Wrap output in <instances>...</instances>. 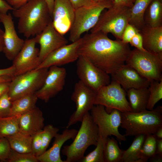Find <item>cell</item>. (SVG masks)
I'll return each mask as SVG.
<instances>
[{"label":"cell","instance_id":"cell-1","mask_svg":"<svg viewBox=\"0 0 162 162\" xmlns=\"http://www.w3.org/2000/svg\"><path fill=\"white\" fill-rule=\"evenodd\" d=\"M131 50L128 44L113 40L107 34L91 33L81 38L78 53L109 74L125 64Z\"/></svg>","mask_w":162,"mask_h":162},{"label":"cell","instance_id":"cell-3","mask_svg":"<svg viewBox=\"0 0 162 162\" xmlns=\"http://www.w3.org/2000/svg\"><path fill=\"white\" fill-rule=\"evenodd\" d=\"M121 128L125 130L124 135L136 136L153 134L162 126V106H158L152 110L137 112H121Z\"/></svg>","mask_w":162,"mask_h":162},{"label":"cell","instance_id":"cell-36","mask_svg":"<svg viewBox=\"0 0 162 162\" xmlns=\"http://www.w3.org/2000/svg\"><path fill=\"white\" fill-rule=\"evenodd\" d=\"M8 90L0 97V118L10 116L12 102L9 97Z\"/></svg>","mask_w":162,"mask_h":162},{"label":"cell","instance_id":"cell-31","mask_svg":"<svg viewBox=\"0 0 162 162\" xmlns=\"http://www.w3.org/2000/svg\"><path fill=\"white\" fill-rule=\"evenodd\" d=\"M156 139L153 134L146 137L140 151L138 162H147L149 158L155 154Z\"/></svg>","mask_w":162,"mask_h":162},{"label":"cell","instance_id":"cell-40","mask_svg":"<svg viewBox=\"0 0 162 162\" xmlns=\"http://www.w3.org/2000/svg\"><path fill=\"white\" fill-rule=\"evenodd\" d=\"M129 43L132 46L141 51H146L143 47L142 45V38L140 32H138L132 38Z\"/></svg>","mask_w":162,"mask_h":162},{"label":"cell","instance_id":"cell-19","mask_svg":"<svg viewBox=\"0 0 162 162\" xmlns=\"http://www.w3.org/2000/svg\"><path fill=\"white\" fill-rule=\"evenodd\" d=\"M111 75L112 80L118 83L126 91L131 88H148L150 83L148 80L126 64Z\"/></svg>","mask_w":162,"mask_h":162},{"label":"cell","instance_id":"cell-50","mask_svg":"<svg viewBox=\"0 0 162 162\" xmlns=\"http://www.w3.org/2000/svg\"><path fill=\"white\" fill-rule=\"evenodd\" d=\"M4 31H3L0 28V52H3L4 46Z\"/></svg>","mask_w":162,"mask_h":162},{"label":"cell","instance_id":"cell-11","mask_svg":"<svg viewBox=\"0 0 162 162\" xmlns=\"http://www.w3.org/2000/svg\"><path fill=\"white\" fill-rule=\"evenodd\" d=\"M95 92L79 80L74 86L71 99L75 104L76 110L70 116L66 128L82 121L94 106Z\"/></svg>","mask_w":162,"mask_h":162},{"label":"cell","instance_id":"cell-8","mask_svg":"<svg viewBox=\"0 0 162 162\" xmlns=\"http://www.w3.org/2000/svg\"><path fill=\"white\" fill-rule=\"evenodd\" d=\"M125 64L150 82L162 80V59L146 50H131Z\"/></svg>","mask_w":162,"mask_h":162},{"label":"cell","instance_id":"cell-37","mask_svg":"<svg viewBox=\"0 0 162 162\" xmlns=\"http://www.w3.org/2000/svg\"><path fill=\"white\" fill-rule=\"evenodd\" d=\"M11 150L7 139L0 138V161H7Z\"/></svg>","mask_w":162,"mask_h":162},{"label":"cell","instance_id":"cell-54","mask_svg":"<svg viewBox=\"0 0 162 162\" xmlns=\"http://www.w3.org/2000/svg\"><path fill=\"white\" fill-rule=\"evenodd\" d=\"M161 2H162V0H159Z\"/></svg>","mask_w":162,"mask_h":162},{"label":"cell","instance_id":"cell-46","mask_svg":"<svg viewBox=\"0 0 162 162\" xmlns=\"http://www.w3.org/2000/svg\"><path fill=\"white\" fill-rule=\"evenodd\" d=\"M10 82H0V97L8 90Z\"/></svg>","mask_w":162,"mask_h":162},{"label":"cell","instance_id":"cell-42","mask_svg":"<svg viewBox=\"0 0 162 162\" xmlns=\"http://www.w3.org/2000/svg\"><path fill=\"white\" fill-rule=\"evenodd\" d=\"M14 9H17L26 3L29 0H5Z\"/></svg>","mask_w":162,"mask_h":162},{"label":"cell","instance_id":"cell-49","mask_svg":"<svg viewBox=\"0 0 162 162\" xmlns=\"http://www.w3.org/2000/svg\"><path fill=\"white\" fill-rule=\"evenodd\" d=\"M52 17L55 0H45Z\"/></svg>","mask_w":162,"mask_h":162},{"label":"cell","instance_id":"cell-5","mask_svg":"<svg viewBox=\"0 0 162 162\" xmlns=\"http://www.w3.org/2000/svg\"><path fill=\"white\" fill-rule=\"evenodd\" d=\"M130 8L124 6H112L101 14L91 33L112 34L116 39L122 40L123 33L128 24Z\"/></svg>","mask_w":162,"mask_h":162},{"label":"cell","instance_id":"cell-18","mask_svg":"<svg viewBox=\"0 0 162 162\" xmlns=\"http://www.w3.org/2000/svg\"><path fill=\"white\" fill-rule=\"evenodd\" d=\"M81 41V37L70 44L56 49L49 55L36 69L59 66L77 60L79 57L78 50Z\"/></svg>","mask_w":162,"mask_h":162},{"label":"cell","instance_id":"cell-16","mask_svg":"<svg viewBox=\"0 0 162 162\" xmlns=\"http://www.w3.org/2000/svg\"><path fill=\"white\" fill-rule=\"evenodd\" d=\"M0 22L4 29L3 52L8 59L13 61L22 48L25 40L18 36L10 13H0Z\"/></svg>","mask_w":162,"mask_h":162},{"label":"cell","instance_id":"cell-43","mask_svg":"<svg viewBox=\"0 0 162 162\" xmlns=\"http://www.w3.org/2000/svg\"><path fill=\"white\" fill-rule=\"evenodd\" d=\"M15 73V68L12 65L6 68L0 69V77L5 76L13 77L14 76Z\"/></svg>","mask_w":162,"mask_h":162},{"label":"cell","instance_id":"cell-38","mask_svg":"<svg viewBox=\"0 0 162 162\" xmlns=\"http://www.w3.org/2000/svg\"><path fill=\"white\" fill-rule=\"evenodd\" d=\"M140 31L130 24H128L123 33L122 41L124 43L128 44L132 38Z\"/></svg>","mask_w":162,"mask_h":162},{"label":"cell","instance_id":"cell-2","mask_svg":"<svg viewBox=\"0 0 162 162\" xmlns=\"http://www.w3.org/2000/svg\"><path fill=\"white\" fill-rule=\"evenodd\" d=\"M18 19L19 33L27 38L40 33L52 21V17L45 0H29L24 5L12 10Z\"/></svg>","mask_w":162,"mask_h":162},{"label":"cell","instance_id":"cell-55","mask_svg":"<svg viewBox=\"0 0 162 162\" xmlns=\"http://www.w3.org/2000/svg\"><path fill=\"white\" fill-rule=\"evenodd\" d=\"M134 1H135V0H133V1H134Z\"/></svg>","mask_w":162,"mask_h":162},{"label":"cell","instance_id":"cell-53","mask_svg":"<svg viewBox=\"0 0 162 162\" xmlns=\"http://www.w3.org/2000/svg\"><path fill=\"white\" fill-rule=\"evenodd\" d=\"M114 0H93V1L95 2H99L105 1H110L113 2Z\"/></svg>","mask_w":162,"mask_h":162},{"label":"cell","instance_id":"cell-41","mask_svg":"<svg viewBox=\"0 0 162 162\" xmlns=\"http://www.w3.org/2000/svg\"><path fill=\"white\" fill-rule=\"evenodd\" d=\"M75 9L84 6L91 5L95 2L93 0H69Z\"/></svg>","mask_w":162,"mask_h":162},{"label":"cell","instance_id":"cell-26","mask_svg":"<svg viewBox=\"0 0 162 162\" xmlns=\"http://www.w3.org/2000/svg\"><path fill=\"white\" fill-rule=\"evenodd\" d=\"M38 98L35 94L27 95L12 102L10 116H20L36 106Z\"/></svg>","mask_w":162,"mask_h":162},{"label":"cell","instance_id":"cell-29","mask_svg":"<svg viewBox=\"0 0 162 162\" xmlns=\"http://www.w3.org/2000/svg\"><path fill=\"white\" fill-rule=\"evenodd\" d=\"M146 136L141 134L135 136L131 145L124 151L121 162H138L140 151Z\"/></svg>","mask_w":162,"mask_h":162},{"label":"cell","instance_id":"cell-15","mask_svg":"<svg viewBox=\"0 0 162 162\" xmlns=\"http://www.w3.org/2000/svg\"><path fill=\"white\" fill-rule=\"evenodd\" d=\"M34 38L40 46L39 58L40 64L52 52L68 43L67 40L57 31L51 21Z\"/></svg>","mask_w":162,"mask_h":162},{"label":"cell","instance_id":"cell-32","mask_svg":"<svg viewBox=\"0 0 162 162\" xmlns=\"http://www.w3.org/2000/svg\"><path fill=\"white\" fill-rule=\"evenodd\" d=\"M107 138L98 136L95 148L87 155L84 156L80 162H105L104 152Z\"/></svg>","mask_w":162,"mask_h":162},{"label":"cell","instance_id":"cell-12","mask_svg":"<svg viewBox=\"0 0 162 162\" xmlns=\"http://www.w3.org/2000/svg\"><path fill=\"white\" fill-rule=\"evenodd\" d=\"M76 73L79 80L95 92L111 82L109 74L82 56L77 60Z\"/></svg>","mask_w":162,"mask_h":162},{"label":"cell","instance_id":"cell-45","mask_svg":"<svg viewBox=\"0 0 162 162\" xmlns=\"http://www.w3.org/2000/svg\"><path fill=\"white\" fill-rule=\"evenodd\" d=\"M133 4V0H114L113 5L126 6L131 8Z\"/></svg>","mask_w":162,"mask_h":162},{"label":"cell","instance_id":"cell-30","mask_svg":"<svg viewBox=\"0 0 162 162\" xmlns=\"http://www.w3.org/2000/svg\"><path fill=\"white\" fill-rule=\"evenodd\" d=\"M20 116L0 118V138H6L19 132Z\"/></svg>","mask_w":162,"mask_h":162},{"label":"cell","instance_id":"cell-27","mask_svg":"<svg viewBox=\"0 0 162 162\" xmlns=\"http://www.w3.org/2000/svg\"><path fill=\"white\" fill-rule=\"evenodd\" d=\"M6 138L12 149L20 153H32V136L19 131Z\"/></svg>","mask_w":162,"mask_h":162},{"label":"cell","instance_id":"cell-34","mask_svg":"<svg viewBox=\"0 0 162 162\" xmlns=\"http://www.w3.org/2000/svg\"><path fill=\"white\" fill-rule=\"evenodd\" d=\"M59 130L58 128L52 124H48L44 127L41 132V147L38 157L42 154L47 150L51 140L55 137Z\"/></svg>","mask_w":162,"mask_h":162},{"label":"cell","instance_id":"cell-23","mask_svg":"<svg viewBox=\"0 0 162 162\" xmlns=\"http://www.w3.org/2000/svg\"><path fill=\"white\" fill-rule=\"evenodd\" d=\"M126 92L130 112H137L147 110L149 95L148 87L137 89L131 88Z\"/></svg>","mask_w":162,"mask_h":162},{"label":"cell","instance_id":"cell-7","mask_svg":"<svg viewBox=\"0 0 162 162\" xmlns=\"http://www.w3.org/2000/svg\"><path fill=\"white\" fill-rule=\"evenodd\" d=\"M48 69H35L13 76L8 90L10 100L12 102L21 97L35 93L43 86Z\"/></svg>","mask_w":162,"mask_h":162},{"label":"cell","instance_id":"cell-17","mask_svg":"<svg viewBox=\"0 0 162 162\" xmlns=\"http://www.w3.org/2000/svg\"><path fill=\"white\" fill-rule=\"evenodd\" d=\"M75 10L69 0H55L52 23L56 30L62 34L70 31L74 22Z\"/></svg>","mask_w":162,"mask_h":162},{"label":"cell","instance_id":"cell-52","mask_svg":"<svg viewBox=\"0 0 162 162\" xmlns=\"http://www.w3.org/2000/svg\"><path fill=\"white\" fill-rule=\"evenodd\" d=\"M12 77L8 76H5L0 77V82H10Z\"/></svg>","mask_w":162,"mask_h":162},{"label":"cell","instance_id":"cell-33","mask_svg":"<svg viewBox=\"0 0 162 162\" xmlns=\"http://www.w3.org/2000/svg\"><path fill=\"white\" fill-rule=\"evenodd\" d=\"M149 95L146 109L152 110L155 104L162 98V80L150 82L148 87Z\"/></svg>","mask_w":162,"mask_h":162},{"label":"cell","instance_id":"cell-14","mask_svg":"<svg viewBox=\"0 0 162 162\" xmlns=\"http://www.w3.org/2000/svg\"><path fill=\"white\" fill-rule=\"evenodd\" d=\"M66 75L64 68L56 66L50 67L43 86L35 93L38 98L47 103L61 91L65 85Z\"/></svg>","mask_w":162,"mask_h":162},{"label":"cell","instance_id":"cell-20","mask_svg":"<svg viewBox=\"0 0 162 162\" xmlns=\"http://www.w3.org/2000/svg\"><path fill=\"white\" fill-rule=\"evenodd\" d=\"M44 121L42 112L36 106L20 116L19 131L32 136L42 130L44 127Z\"/></svg>","mask_w":162,"mask_h":162},{"label":"cell","instance_id":"cell-4","mask_svg":"<svg viewBox=\"0 0 162 162\" xmlns=\"http://www.w3.org/2000/svg\"><path fill=\"white\" fill-rule=\"evenodd\" d=\"M81 122L73 142L63 147L62 152L66 157L65 162H80L87 148L97 144L99 136L98 127L89 112L85 115Z\"/></svg>","mask_w":162,"mask_h":162},{"label":"cell","instance_id":"cell-28","mask_svg":"<svg viewBox=\"0 0 162 162\" xmlns=\"http://www.w3.org/2000/svg\"><path fill=\"white\" fill-rule=\"evenodd\" d=\"M124 151L119 148L117 141L114 138L108 137L104 152L105 162H121Z\"/></svg>","mask_w":162,"mask_h":162},{"label":"cell","instance_id":"cell-47","mask_svg":"<svg viewBox=\"0 0 162 162\" xmlns=\"http://www.w3.org/2000/svg\"><path fill=\"white\" fill-rule=\"evenodd\" d=\"M156 152L155 154L162 155V139H156Z\"/></svg>","mask_w":162,"mask_h":162},{"label":"cell","instance_id":"cell-6","mask_svg":"<svg viewBox=\"0 0 162 162\" xmlns=\"http://www.w3.org/2000/svg\"><path fill=\"white\" fill-rule=\"evenodd\" d=\"M112 4V2L105 1L75 9L74 22L69 31L70 41L73 42L78 40L82 34L91 29L97 23L103 11Z\"/></svg>","mask_w":162,"mask_h":162},{"label":"cell","instance_id":"cell-25","mask_svg":"<svg viewBox=\"0 0 162 162\" xmlns=\"http://www.w3.org/2000/svg\"><path fill=\"white\" fill-rule=\"evenodd\" d=\"M144 19L145 25L149 27L162 26V2L153 0L145 12Z\"/></svg>","mask_w":162,"mask_h":162},{"label":"cell","instance_id":"cell-44","mask_svg":"<svg viewBox=\"0 0 162 162\" xmlns=\"http://www.w3.org/2000/svg\"><path fill=\"white\" fill-rule=\"evenodd\" d=\"M14 9L5 0H0V13L6 14L8 11Z\"/></svg>","mask_w":162,"mask_h":162},{"label":"cell","instance_id":"cell-21","mask_svg":"<svg viewBox=\"0 0 162 162\" xmlns=\"http://www.w3.org/2000/svg\"><path fill=\"white\" fill-rule=\"evenodd\" d=\"M78 130L75 129L66 128L61 134L58 133L55 136L52 146L42 154L37 157L40 162H65L61 158L60 152L62 147L67 140H74Z\"/></svg>","mask_w":162,"mask_h":162},{"label":"cell","instance_id":"cell-24","mask_svg":"<svg viewBox=\"0 0 162 162\" xmlns=\"http://www.w3.org/2000/svg\"><path fill=\"white\" fill-rule=\"evenodd\" d=\"M153 0H135L130 9L128 23L140 30L145 25L144 17L145 12Z\"/></svg>","mask_w":162,"mask_h":162},{"label":"cell","instance_id":"cell-35","mask_svg":"<svg viewBox=\"0 0 162 162\" xmlns=\"http://www.w3.org/2000/svg\"><path fill=\"white\" fill-rule=\"evenodd\" d=\"M9 162H38L37 157L32 153H20L11 149L7 160Z\"/></svg>","mask_w":162,"mask_h":162},{"label":"cell","instance_id":"cell-51","mask_svg":"<svg viewBox=\"0 0 162 162\" xmlns=\"http://www.w3.org/2000/svg\"><path fill=\"white\" fill-rule=\"evenodd\" d=\"M153 134L156 139H162V126L158 128Z\"/></svg>","mask_w":162,"mask_h":162},{"label":"cell","instance_id":"cell-48","mask_svg":"<svg viewBox=\"0 0 162 162\" xmlns=\"http://www.w3.org/2000/svg\"><path fill=\"white\" fill-rule=\"evenodd\" d=\"M149 160L151 162H162V155L155 154L150 157Z\"/></svg>","mask_w":162,"mask_h":162},{"label":"cell","instance_id":"cell-10","mask_svg":"<svg viewBox=\"0 0 162 162\" xmlns=\"http://www.w3.org/2000/svg\"><path fill=\"white\" fill-rule=\"evenodd\" d=\"M126 91L116 81L100 87L96 92L94 104L100 105L110 110L117 109L121 112L130 111Z\"/></svg>","mask_w":162,"mask_h":162},{"label":"cell","instance_id":"cell-22","mask_svg":"<svg viewBox=\"0 0 162 162\" xmlns=\"http://www.w3.org/2000/svg\"><path fill=\"white\" fill-rule=\"evenodd\" d=\"M140 32L143 48L162 59V26L153 28L145 25Z\"/></svg>","mask_w":162,"mask_h":162},{"label":"cell","instance_id":"cell-9","mask_svg":"<svg viewBox=\"0 0 162 162\" xmlns=\"http://www.w3.org/2000/svg\"><path fill=\"white\" fill-rule=\"evenodd\" d=\"M91 111L93 120L98 127L99 136L107 138L113 135L119 142L126 140V137L118 130L121 123V112L112 109L108 113L105 107L100 105H94Z\"/></svg>","mask_w":162,"mask_h":162},{"label":"cell","instance_id":"cell-39","mask_svg":"<svg viewBox=\"0 0 162 162\" xmlns=\"http://www.w3.org/2000/svg\"><path fill=\"white\" fill-rule=\"evenodd\" d=\"M42 131L32 136V153L37 157L38 156L42 146Z\"/></svg>","mask_w":162,"mask_h":162},{"label":"cell","instance_id":"cell-13","mask_svg":"<svg viewBox=\"0 0 162 162\" xmlns=\"http://www.w3.org/2000/svg\"><path fill=\"white\" fill-rule=\"evenodd\" d=\"M36 44L34 37L25 40L21 49L12 61L14 76L36 69L40 64L39 49L36 47Z\"/></svg>","mask_w":162,"mask_h":162}]
</instances>
